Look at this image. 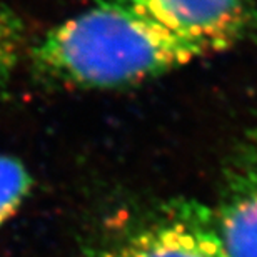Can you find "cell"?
<instances>
[{"label":"cell","mask_w":257,"mask_h":257,"mask_svg":"<svg viewBox=\"0 0 257 257\" xmlns=\"http://www.w3.org/2000/svg\"><path fill=\"white\" fill-rule=\"evenodd\" d=\"M199 45L132 15L94 5L50 29L32 49L44 79L77 89H115L139 84L191 64Z\"/></svg>","instance_id":"obj_1"},{"label":"cell","mask_w":257,"mask_h":257,"mask_svg":"<svg viewBox=\"0 0 257 257\" xmlns=\"http://www.w3.org/2000/svg\"><path fill=\"white\" fill-rule=\"evenodd\" d=\"M85 257H229L214 210L194 199H171L102 239Z\"/></svg>","instance_id":"obj_2"},{"label":"cell","mask_w":257,"mask_h":257,"mask_svg":"<svg viewBox=\"0 0 257 257\" xmlns=\"http://www.w3.org/2000/svg\"><path fill=\"white\" fill-rule=\"evenodd\" d=\"M146 19L199 45L222 52L257 39L255 0H92Z\"/></svg>","instance_id":"obj_3"},{"label":"cell","mask_w":257,"mask_h":257,"mask_svg":"<svg viewBox=\"0 0 257 257\" xmlns=\"http://www.w3.org/2000/svg\"><path fill=\"white\" fill-rule=\"evenodd\" d=\"M215 224L229 257H257V151L229 176Z\"/></svg>","instance_id":"obj_4"},{"label":"cell","mask_w":257,"mask_h":257,"mask_svg":"<svg viewBox=\"0 0 257 257\" xmlns=\"http://www.w3.org/2000/svg\"><path fill=\"white\" fill-rule=\"evenodd\" d=\"M24 50V24L9 0H0V104L9 95Z\"/></svg>","instance_id":"obj_5"},{"label":"cell","mask_w":257,"mask_h":257,"mask_svg":"<svg viewBox=\"0 0 257 257\" xmlns=\"http://www.w3.org/2000/svg\"><path fill=\"white\" fill-rule=\"evenodd\" d=\"M32 189V176L17 159L0 154V225L24 204Z\"/></svg>","instance_id":"obj_6"}]
</instances>
